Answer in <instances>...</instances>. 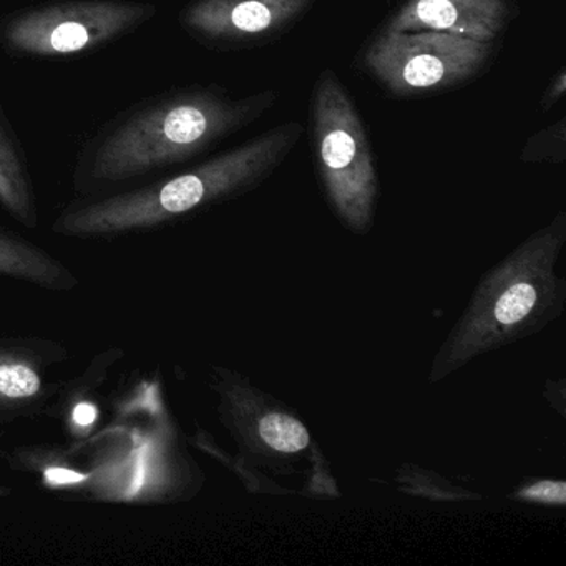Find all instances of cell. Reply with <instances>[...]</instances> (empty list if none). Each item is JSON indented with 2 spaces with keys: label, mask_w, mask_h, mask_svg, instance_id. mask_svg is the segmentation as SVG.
I'll return each mask as SVG.
<instances>
[{
  "label": "cell",
  "mask_w": 566,
  "mask_h": 566,
  "mask_svg": "<svg viewBox=\"0 0 566 566\" xmlns=\"http://www.w3.org/2000/svg\"><path fill=\"white\" fill-rule=\"evenodd\" d=\"M301 135L303 127L297 122L271 128L170 180L72 205L59 214L52 230L65 238H112L154 230L258 187L286 160Z\"/></svg>",
  "instance_id": "obj_1"
},
{
  "label": "cell",
  "mask_w": 566,
  "mask_h": 566,
  "mask_svg": "<svg viewBox=\"0 0 566 566\" xmlns=\"http://www.w3.org/2000/svg\"><path fill=\"white\" fill-rule=\"evenodd\" d=\"M276 98L273 91L241 101L213 91L185 92L168 98L112 132L92 158L88 178L117 184L180 164L253 124Z\"/></svg>",
  "instance_id": "obj_2"
},
{
  "label": "cell",
  "mask_w": 566,
  "mask_h": 566,
  "mask_svg": "<svg viewBox=\"0 0 566 566\" xmlns=\"http://www.w3.org/2000/svg\"><path fill=\"white\" fill-rule=\"evenodd\" d=\"M563 241L562 213L485 277L440 353L432 379L439 380L479 354L542 329L562 311L565 287L553 266Z\"/></svg>",
  "instance_id": "obj_3"
},
{
  "label": "cell",
  "mask_w": 566,
  "mask_h": 566,
  "mask_svg": "<svg viewBox=\"0 0 566 566\" xmlns=\"http://www.w3.org/2000/svg\"><path fill=\"white\" fill-rule=\"evenodd\" d=\"M311 128L331 205L347 227L369 230L379 191L373 150L356 104L329 69L321 72L314 87Z\"/></svg>",
  "instance_id": "obj_4"
},
{
  "label": "cell",
  "mask_w": 566,
  "mask_h": 566,
  "mask_svg": "<svg viewBox=\"0 0 566 566\" xmlns=\"http://www.w3.org/2000/svg\"><path fill=\"white\" fill-rule=\"evenodd\" d=\"M493 42L440 32H380L363 54L364 69L396 97L450 91L489 64Z\"/></svg>",
  "instance_id": "obj_5"
},
{
  "label": "cell",
  "mask_w": 566,
  "mask_h": 566,
  "mask_svg": "<svg viewBox=\"0 0 566 566\" xmlns=\"http://www.w3.org/2000/svg\"><path fill=\"white\" fill-rule=\"evenodd\" d=\"M151 14L150 6L124 0H69L19 15L6 29V41L22 54L67 57L107 44Z\"/></svg>",
  "instance_id": "obj_6"
},
{
  "label": "cell",
  "mask_w": 566,
  "mask_h": 566,
  "mask_svg": "<svg viewBox=\"0 0 566 566\" xmlns=\"http://www.w3.org/2000/svg\"><path fill=\"white\" fill-rule=\"evenodd\" d=\"M71 354L42 336H0V429L51 413Z\"/></svg>",
  "instance_id": "obj_7"
},
{
  "label": "cell",
  "mask_w": 566,
  "mask_h": 566,
  "mask_svg": "<svg viewBox=\"0 0 566 566\" xmlns=\"http://www.w3.org/2000/svg\"><path fill=\"white\" fill-rule=\"evenodd\" d=\"M311 6L313 0H195L184 22L210 41L248 44L286 31Z\"/></svg>",
  "instance_id": "obj_8"
},
{
  "label": "cell",
  "mask_w": 566,
  "mask_h": 566,
  "mask_svg": "<svg viewBox=\"0 0 566 566\" xmlns=\"http://www.w3.org/2000/svg\"><path fill=\"white\" fill-rule=\"evenodd\" d=\"M512 21L509 0H403L384 32H440L495 42Z\"/></svg>",
  "instance_id": "obj_9"
},
{
  "label": "cell",
  "mask_w": 566,
  "mask_h": 566,
  "mask_svg": "<svg viewBox=\"0 0 566 566\" xmlns=\"http://www.w3.org/2000/svg\"><path fill=\"white\" fill-rule=\"evenodd\" d=\"M0 277L59 293L77 290L81 284L77 274L44 247L4 228H0Z\"/></svg>",
  "instance_id": "obj_10"
},
{
  "label": "cell",
  "mask_w": 566,
  "mask_h": 566,
  "mask_svg": "<svg viewBox=\"0 0 566 566\" xmlns=\"http://www.w3.org/2000/svg\"><path fill=\"white\" fill-rule=\"evenodd\" d=\"M0 207L28 228L38 227L34 190L14 142L0 125Z\"/></svg>",
  "instance_id": "obj_11"
},
{
  "label": "cell",
  "mask_w": 566,
  "mask_h": 566,
  "mask_svg": "<svg viewBox=\"0 0 566 566\" xmlns=\"http://www.w3.org/2000/svg\"><path fill=\"white\" fill-rule=\"evenodd\" d=\"M258 429L261 439L277 452L296 453L310 446V432L306 427L287 413H268L260 420Z\"/></svg>",
  "instance_id": "obj_12"
},
{
  "label": "cell",
  "mask_w": 566,
  "mask_h": 566,
  "mask_svg": "<svg viewBox=\"0 0 566 566\" xmlns=\"http://www.w3.org/2000/svg\"><path fill=\"white\" fill-rule=\"evenodd\" d=\"M518 496L520 499L528 500V502L565 505L566 483L545 480V482H538L535 485L528 486V489L522 490Z\"/></svg>",
  "instance_id": "obj_13"
},
{
  "label": "cell",
  "mask_w": 566,
  "mask_h": 566,
  "mask_svg": "<svg viewBox=\"0 0 566 566\" xmlns=\"http://www.w3.org/2000/svg\"><path fill=\"white\" fill-rule=\"evenodd\" d=\"M566 91V75L565 71H559L558 75H556L555 81H552L549 84L548 91L545 92V97H543V108L552 107L555 105L559 98L565 95Z\"/></svg>",
  "instance_id": "obj_14"
},
{
  "label": "cell",
  "mask_w": 566,
  "mask_h": 566,
  "mask_svg": "<svg viewBox=\"0 0 566 566\" xmlns=\"http://www.w3.org/2000/svg\"><path fill=\"white\" fill-rule=\"evenodd\" d=\"M12 493H14V492H12L11 486L0 485V499H6V496H11Z\"/></svg>",
  "instance_id": "obj_15"
}]
</instances>
